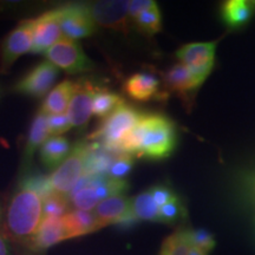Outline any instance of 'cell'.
<instances>
[{
	"instance_id": "1",
	"label": "cell",
	"mask_w": 255,
	"mask_h": 255,
	"mask_svg": "<svg viewBox=\"0 0 255 255\" xmlns=\"http://www.w3.org/2000/svg\"><path fill=\"white\" fill-rule=\"evenodd\" d=\"M177 142L176 127L161 114H143L137 126L120 145V154L163 159L173 154Z\"/></svg>"
},
{
	"instance_id": "2",
	"label": "cell",
	"mask_w": 255,
	"mask_h": 255,
	"mask_svg": "<svg viewBox=\"0 0 255 255\" xmlns=\"http://www.w3.org/2000/svg\"><path fill=\"white\" fill-rule=\"evenodd\" d=\"M43 200L33 191L19 188L6 212L5 234L9 240L26 245L43 221Z\"/></svg>"
},
{
	"instance_id": "3",
	"label": "cell",
	"mask_w": 255,
	"mask_h": 255,
	"mask_svg": "<svg viewBox=\"0 0 255 255\" xmlns=\"http://www.w3.org/2000/svg\"><path fill=\"white\" fill-rule=\"evenodd\" d=\"M142 113L130 105L124 104L107 117L96 131L88 137L89 139L101 143L105 149L115 154H120V145L130 131L137 126Z\"/></svg>"
},
{
	"instance_id": "4",
	"label": "cell",
	"mask_w": 255,
	"mask_h": 255,
	"mask_svg": "<svg viewBox=\"0 0 255 255\" xmlns=\"http://www.w3.org/2000/svg\"><path fill=\"white\" fill-rule=\"evenodd\" d=\"M34 18L24 19L0 43V73H7L25 53L31 52L33 44Z\"/></svg>"
},
{
	"instance_id": "5",
	"label": "cell",
	"mask_w": 255,
	"mask_h": 255,
	"mask_svg": "<svg viewBox=\"0 0 255 255\" xmlns=\"http://www.w3.org/2000/svg\"><path fill=\"white\" fill-rule=\"evenodd\" d=\"M45 56L49 62L69 75L89 72L95 68L94 62L89 58L77 41L65 37L51 46Z\"/></svg>"
},
{
	"instance_id": "6",
	"label": "cell",
	"mask_w": 255,
	"mask_h": 255,
	"mask_svg": "<svg viewBox=\"0 0 255 255\" xmlns=\"http://www.w3.org/2000/svg\"><path fill=\"white\" fill-rule=\"evenodd\" d=\"M88 143L78 142L72 146L68 158L51 175L55 191L60 195H70L73 188L84 174V162L87 156Z\"/></svg>"
},
{
	"instance_id": "7",
	"label": "cell",
	"mask_w": 255,
	"mask_h": 255,
	"mask_svg": "<svg viewBox=\"0 0 255 255\" xmlns=\"http://www.w3.org/2000/svg\"><path fill=\"white\" fill-rule=\"evenodd\" d=\"M216 45V41L186 44L176 51V57L203 84L214 68Z\"/></svg>"
},
{
	"instance_id": "8",
	"label": "cell",
	"mask_w": 255,
	"mask_h": 255,
	"mask_svg": "<svg viewBox=\"0 0 255 255\" xmlns=\"http://www.w3.org/2000/svg\"><path fill=\"white\" fill-rule=\"evenodd\" d=\"M60 27L64 37L77 40L90 37L97 31L89 5L72 4L60 7Z\"/></svg>"
},
{
	"instance_id": "9",
	"label": "cell",
	"mask_w": 255,
	"mask_h": 255,
	"mask_svg": "<svg viewBox=\"0 0 255 255\" xmlns=\"http://www.w3.org/2000/svg\"><path fill=\"white\" fill-rule=\"evenodd\" d=\"M58 75L59 69L49 60H44L15 83L13 91L30 97L41 98L49 94Z\"/></svg>"
},
{
	"instance_id": "10",
	"label": "cell",
	"mask_w": 255,
	"mask_h": 255,
	"mask_svg": "<svg viewBox=\"0 0 255 255\" xmlns=\"http://www.w3.org/2000/svg\"><path fill=\"white\" fill-rule=\"evenodd\" d=\"M129 6L130 1L126 0H111L92 2L89 8L96 24L127 34L132 23L129 15Z\"/></svg>"
},
{
	"instance_id": "11",
	"label": "cell",
	"mask_w": 255,
	"mask_h": 255,
	"mask_svg": "<svg viewBox=\"0 0 255 255\" xmlns=\"http://www.w3.org/2000/svg\"><path fill=\"white\" fill-rule=\"evenodd\" d=\"M162 77L167 94H175L188 109L191 108L196 92L202 83L190 72V70L184 64L177 63L162 73Z\"/></svg>"
},
{
	"instance_id": "12",
	"label": "cell",
	"mask_w": 255,
	"mask_h": 255,
	"mask_svg": "<svg viewBox=\"0 0 255 255\" xmlns=\"http://www.w3.org/2000/svg\"><path fill=\"white\" fill-rule=\"evenodd\" d=\"M62 33L60 7L51 9L40 14L39 17L34 18L33 44H32L31 53L45 55L51 46L62 39Z\"/></svg>"
},
{
	"instance_id": "13",
	"label": "cell",
	"mask_w": 255,
	"mask_h": 255,
	"mask_svg": "<svg viewBox=\"0 0 255 255\" xmlns=\"http://www.w3.org/2000/svg\"><path fill=\"white\" fill-rule=\"evenodd\" d=\"M97 88L88 79H78L75 82V90L70 102L68 114L72 127L77 130L87 129L92 116V103Z\"/></svg>"
},
{
	"instance_id": "14",
	"label": "cell",
	"mask_w": 255,
	"mask_h": 255,
	"mask_svg": "<svg viewBox=\"0 0 255 255\" xmlns=\"http://www.w3.org/2000/svg\"><path fill=\"white\" fill-rule=\"evenodd\" d=\"M65 240L69 238L63 218H44L36 234L27 241L26 247L33 252H43Z\"/></svg>"
},
{
	"instance_id": "15",
	"label": "cell",
	"mask_w": 255,
	"mask_h": 255,
	"mask_svg": "<svg viewBox=\"0 0 255 255\" xmlns=\"http://www.w3.org/2000/svg\"><path fill=\"white\" fill-rule=\"evenodd\" d=\"M132 213V199L127 195H115L98 203L94 209L101 228L109 225H119L124 218Z\"/></svg>"
},
{
	"instance_id": "16",
	"label": "cell",
	"mask_w": 255,
	"mask_h": 255,
	"mask_svg": "<svg viewBox=\"0 0 255 255\" xmlns=\"http://www.w3.org/2000/svg\"><path fill=\"white\" fill-rule=\"evenodd\" d=\"M159 84V79L152 73L138 72L127 79L124 83V91L131 100L146 102L152 98H163Z\"/></svg>"
},
{
	"instance_id": "17",
	"label": "cell",
	"mask_w": 255,
	"mask_h": 255,
	"mask_svg": "<svg viewBox=\"0 0 255 255\" xmlns=\"http://www.w3.org/2000/svg\"><path fill=\"white\" fill-rule=\"evenodd\" d=\"M63 222L69 239L90 234L101 229L94 212L73 209L63 216Z\"/></svg>"
},
{
	"instance_id": "18",
	"label": "cell",
	"mask_w": 255,
	"mask_h": 255,
	"mask_svg": "<svg viewBox=\"0 0 255 255\" xmlns=\"http://www.w3.org/2000/svg\"><path fill=\"white\" fill-rule=\"evenodd\" d=\"M49 137L50 136L49 129H47V115L40 110L34 116V119L31 123L30 130H28L27 141L23 152V167L25 169H27L28 164L31 163L34 152L38 149H40V146L45 143Z\"/></svg>"
},
{
	"instance_id": "19",
	"label": "cell",
	"mask_w": 255,
	"mask_h": 255,
	"mask_svg": "<svg viewBox=\"0 0 255 255\" xmlns=\"http://www.w3.org/2000/svg\"><path fill=\"white\" fill-rule=\"evenodd\" d=\"M72 150L71 143L64 136H52L40 146L39 157L43 164L49 169H56L68 158Z\"/></svg>"
},
{
	"instance_id": "20",
	"label": "cell",
	"mask_w": 255,
	"mask_h": 255,
	"mask_svg": "<svg viewBox=\"0 0 255 255\" xmlns=\"http://www.w3.org/2000/svg\"><path fill=\"white\" fill-rule=\"evenodd\" d=\"M116 155L105 149L101 143H88L83 175H108Z\"/></svg>"
},
{
	"instance_id": "21",
	"label": "cell",
	"mask_w": 255,
	"mask_h": 255,
	"mask_svg": "<svg viewBox=\"0 0 255 255\" xmlns=\"http://www.w3.org/2000/svg\"><path fill=\"white\" fill-rule=\"evenodd\" d=\"M73 90H75V82L65 79L59 83L47 94L44 101L41 111L46 115H57L68 113L70 102H71Z\"/></svg>"
},
{
	"instance_id": "22",
	"label": "cell",
	"mask_w": 255,
	"mask_h": 255,
	"mask_svg": "<svg viewBox=\"0 0 255 255\" xmlns=\"http://www.w3.org/2000/svg\"><path fill=\"white\" fill-rule=\"evenodd\" d=\"M255 12V1L251 0H228L221 6L223 21L233 28L247 24Z\"/></svg>"
},
{
	"instance_id": "23",
	"label": "cell",
	"mask_w": 255,
	"mask_h": 255,
	"mask_svg": "<svg viewBox=\"0 0 255 255\" xmlns=\"http://www.w3.org/2000/svg\"><path fill=\"white\" fill-rule=\"evenodd\" d=\"M124 104H127L126 101L119 94L107 89L97 88L92 103V115L97 119L105 120Z\"/></svg>"
},
{
	"instance_id": "24",
	"label": "cell",
	"mask_w": 255,
	"mask_h": 255,
	"mask_svg": "<svg viewBox=\"0 0 255 255\" xmlns=\"http://www.w3.org/2000/svg\"><path fill=\"white\" fill-rule=\"evenodd\" d=\"M18 187L33 191L41 200H45L49 196L56 194L55 188L52 186V181H51V176H47V175L34 170L30 171V173L26 171L21 177Z\"/></svg>"
},
{
	"instance_id": "25",
	"label": "cell",
	"mask_w": 255,
	"mask_h": 255,
	"mask_svg": "<svg viewBox=\"0 0 255 255\" xmlns=\"http://www.w3.org/2000/svg\"><path fill=\"white\" fill-rule=\"evenodd\" d=\"M132 212L139 222H159V207L152 199L150 190L143 191L132 197Z\"/></svg>"
},
{
	"instance_id": "26",
	"label": "cell",
	"mask_w": 255,
	"mask_h": 255,
	"mask_svg": "<svg viewBox=\"0 0 255 255\" xmlns=\"http://www.w3.org/2000/svg\"><path fill=\"white\" fill-rule=\"evenodd\" d=\"M132 25H135L137 30L146 36H154L162 30V14L157 4L151 8L142 12L132 20Z\"/></svg>"
},
{
	"instance_id": "27",
	"label": "cell",
	"mask_w": 255,
	"mask_h": 255,
	"mask_svg": "<svg viewBox=\"0 0 255 255\" xmlns=\"http://www.w3.org/2000/svg\"><path fill=\"white\" fill-rule=\"evenodd\" d=\"M190 244L184 238L182 229L165 238L161 246L159 255H188Z\"/></svg>"
},
{
	"instance_id": "28",
	"label": "cell",
	"mask_w": 255,
	"mask_h": 255,
	"mask_svg": "<svg viewBox=\"0 0 255 255\" xmlns=\"http://www.w3.org/2000/svg\"><path fill=\"white\" fill-rule=\"evenodd\" d=\"M70 200L68 196L53 194L43 200L44 218H63L70 210Z\"/></svg>"
},
{
	"instance_id": "29",
	"label": "cell",
	"mask_w": 255,
	"mask_h": 255,
	"mask_svg": "<svg viewBox=\"0 0 255 255\" xmlns=\"http://www.w3.org/2000/svg\"><path fill=\"white\" fill-rule=\"evenodd\" d=\"M187 209L180 197L176 196L159 208V223H176L186 218Z\"/></svg>"
},
{
	"instance_id": "30",
	"label": "cell",
	"mask_w": 255,
	"mask_h": 255,
	"mask_svg": "<svg viewBox=\"0 0 255 255\" xmlns=\"http://www.w3.org/2000/svg\"><path fill=\"white\" fill-rule=\"evenodd\" d=\"M184 238L191 246L200 248L207 254L214 250L216 241L212 233L206 229H182Z\"/></svg>"
},
{
	"instance_id": "31",
	"label": "cell",
	"mask_w": 255,
	"mask_h": 255,
	"mask_svg": "<svg viewBox=\"0 0 255 255\" xmlns=\"http://www.w3.org/2000/svg\"><path fill=\"white\" fill-rule=\"evenodd\" d=\"M133 156L130 154H117L113 164L109 169L108 176L116 178V180H124L127 175L131 173L133 168Z\"/></svg>"
},
{
	"instance_id": "32",
	"label": "cell",
	"mask_w": 255,
	"mask_h": 255,
	"mask_svg": "<svg viewBox=\"0 0 255 255\" xmlns=\"http://www.w3.org/2000/svg\"><path fill=\"white\" fill-rule=\"evenodd\" d=\"M71 128L72 123L68 113L47 115V129H49L50 137L63 136V133L69 131Z\"/></svg>"
},
{
	"instance_id": "33",
	"label": "cell",
	"mask_w": 255,
	"mask_h": 255,
	"mask_svg": "<svg viewBox=\"0 0 255 255\" xmlns=\"http://www.w3.org/2000/svg\"><path fill=\"white\" fill-rule=\"evenodd\" d=\"M149 190H150L155 203L159 207V208H161L162 206H164L165 203H168L169 201L173 200L174 197L177 196L176 194L171 190V188L165 186V184H157V186L151 187Z\"/></svg>"
},
{
	"instance_id": "34",
	"label": "cell",
	"mask_w": 255,
	"mask_h": 255,
	"mask_svg": "<svg viewBox=\"0 0 255 255\" xmlns=\"http://www.w3.org/2000/svg\"><path fill=\"white\" fill-rule=\"evenodd\" d=\"M156 2L151 1V0H135V1H130L129 6V15L131 18V21L135 19L137 15L141 14L142 12L146 11V9L151 8L155 6Z\"/></svg>"
},
{
	"instance_id": "35",
	"label": "cell",
	"mask_w": 255,
	"mask_h": 255,
	"mask_svg": "<svg viewBox=\"0 0 255 255\" xmlns=\"http://www.w3.org/2000/svg\"><path fill=\"white\" fill-rule=\"evenodd\" d=\"M0 255H11L9 238L2 232H0Z\"/></svg>"
},
{
	"instance_id": "36",
	"label": "cell",
	"mask_w": 255,
	"mask_h": 255,
	"mask_svg": "<svg viewBox=\"0 0 255 255\" xmlns=\"http://www.w3.org/2000/svg\"><path fill=\"white\" fill-rule=\"evenodd\" d=\"M188 255H207L206 252H203L202 250H200V248L197 247H194L190 245V248H189V254Z\"/></svg>"
},
{
	"instance_id": "37",
	"label": "cell",
	"mask_w": 255,
	"mask_h": 255,
	"mask_svg": "<svg viewBox=\"0 0 255 255\" xmlns=\"http://www.w3.org/2000/svg\"><path fill=\"white\" fill-rule=\"evenodd\" d=\"M1 220H2V207L0 205V222H1Z\"/></svg>"
}]
</instances>
